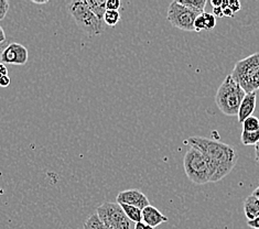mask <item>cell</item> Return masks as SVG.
<instances>
[{
    "label": "cell",
    "instance_id": "1",
    "mask_svg": "<svg viewBox=\"0 0 259 229\" xmlns=\"http://www.w3.org/2000/svg\"><path fill=\"white\" fill-rule=\"evenodd\" d=\"M190 147L200 150L205 157L209 170V182H219L235 168L238 156L235 148L205 137H190Z\"/></svg>",
    "mask_w": 259,
    "mask_h": 229
},
{
    "label": "cell",
    "instance_id": "2",
    "mask_svg": "<svg viewBox=\"0 0 259 229\" xmlns=\"http://www.w3.org/2000/svg\"><path fill=\"white\" fill-rule=\"evenodd\" d=\"M246 91L232 75H227L215 94V103L226 116H237Z\"/></svg>",
    "mask_w": 259,
    "mask_h": 229
},
{
    "label": "cell",
    "instance_id": "3",
    "mask_svg": "<svg viewBox=\"0 0 259 229\" xmlns=\"http://www.w3.org/2000/svg\"><path fill=\"white\" fill-rule=\"evenodd\" d=\"M231 75L246 94L256 91L259 88V52L238 61Z\"/></svg>",
    "mask_w": 259,
    "mask_h": 229
},
{
    "label": "cell",
    "instance_id": "4",
    "mask_svg": "<svg viewBox=\"0 0 259 229\" xmlns=\"http://www.w3.org/2000/svg\"><path fill=\"white\" fill-rule=\"evenodd\" d=\"M67 10H69V14L73 17V19L75 20L77 26L86 34L94 36L104 33V21L94 15V12L91 10L86 0L71 2L67 5Z\"/></svg>",
    "mask_w": 259,
    "mask_h": 229
},
{
    "label": "cell",
    "instance_id": "5",
    "mask_svg": "<svg viewBox=\"0 0 259 229\" xmlns=\"http://www.w3.org/2000/svg\"><path fill=\"white\" fill-rule=\"evenodd\" d=\"M183 166L191 182L196 185L209 183V170L205 157L194 147H190L184 154Z\"/></svg>",
    "mask_w": 259,
    "mask_h": 229
},
{
    "label": "cell",
    "instance_id": "6",
    "mask_svg": "<svg viewBox=\"0 0 259 229\" xmlns=\"http://www.w3.org/2000/svg\"><path fill=\"white\" fill-rule=\"evenodd\" d=\"M96 213L109 229H135V222L127 217L119 204L105 202Z\"/></svg>",
    "mask_w": 259,
    "mask_h": 229
},
{
    "label": "cell",
    "instance_id": "7",
    "mask_svg": "<svg viewBox=\"0 0 259 229\" xmlns=\"http://www.w3.org/2000/svg\"><path fill=\"white\" fill-rule=\"evenodd\" d=\"M200 15L183 7L178 2H172L168 8L166 19L172 26L183 31H194L195 19Z\"/></svg>",
    "mask_w": 259,
    "mask_h": 229
},
{
    "label": "cell",
    "instance_id": "8",
    "mask_svg": "<svg viewBox=\"0 0 259 229\" xmlns=\"http://www.w3.org/2000/svg\"><path fill=\"white\" fill-rule=\"evenodd\" d=\"M29 53L26 47L20 43H10L0 54V61L4 64L24 65L28 62Z\"/></svg>",
    "mask_w": 259,
    "mask_h": 229
},
{
    "label": "cell",
    "instance_id": "9",
    "mask_svg": "<svg viewBox=\"0 0 259 229\" xmlns=\"http://www.w3.org/2000/svg\"><path fill=\"white\" fill-rule=\"evenodd\" d=\"M117 204H127L135 207H138L141 210L150 205L148 197L139 190H127L122 191L116 197Z\"/></svg>",
    "mask_w": 259,
    "mask_h": 229
},
{
    "label": "cell",
    "instance_id": "10",
    "mask_svg": "<svg viewBox=\"0 0 259 229\" xmlns=\"http://www.w3.org/2000/svg\"><path fill=\"white\" fill-rule=\"evenodd\" d=\"M256 102H257L256 91L248 93V94L245 95L242 104H240V107L237 114V119L239 123H243L245 119H247L248 117L252 116V114H254V111L256 109Z\"/></svg>",
    "mask_w": 259,
    "mask_h": 229
},
{
    "label": "cell",
    "instance_id": "11",
    "mask_svg": "<svg viewBox=\"0 0 259 229\" xmlns=\"http://www.w3.org/2000/svg\"><path fill=\"white\" fill-rule=\"evenodd\" d=\"M168 220L169 218L166 217V216H164L155 206L149 205L143 209V221L145 224L149 225L153 228H156L157 226L161 225L162 222H166Z\"/></svg>",
    "mask_w": 259,
    "mask_h": 229
},
{
    "label": "cell",
    "instance_id": "12",
    "mask_svg": "<svg viewBox=\"0 0 259 229\" xmlns=\"http://www.w3.org/2000/svg\"><path fill=\"white\" fill-rule=\"evenodd\" d=\"M215 26H217V17H215L213 14L204 12V14L200 15L195 19L194 31L195 32H201L203 30L209 31L214 29Z\"/></svg>",
    "mask_w": 259,
    "mask_h": 229
},
{
    "label": "cell",
    "instance_id": "13",
    "mask_svg": "<svg viewBox=\"0 0 259 229\" xmlns=\"http://www.w3.org/2000/svg\"><path fill=\"white\" fill-rule=\"evenodd\" d=\"M244 212L248 221L259 217V200L254 195H249L244 202Z\"/></svg>",
    "mask_w": 259,
    "mask_h": 229
},
{
    "label": "cell",
    "instance_id": "14",
    "mask_svg": "<svg viewBox=\"0 0 259 229\" xmlns=\"http://www.w3.org/2000/svg\"><path fill=\"white\" fill-rule=\"evenodd\" d=\"M177 2L180 5H182L183 7H186L189 10L195 12L197 15L204 14L206 0H177Z\"/></svg>",
    "mask_w": 259,
    "mask_h": 229
},
{
    "label": "cell",
    "instance_id": "15",
    "mask_svg": "<svg viewBox=\"0 0 259 229\" xmlns=\"http://www.w3.org/2000/svg\"><path fill=\"white\" fill-rule=\"evenodd\" d=\"M120 207L124 210L125 215L131 219L135 224L143 221V210L138 207H135L132 205H127V204H119Z\"/></svg>",
    "mask_w": 259,
    "mask_h": 229
},
{
    "label": "cell",
    "instance_id": "16",
    "mask_svg": "<svg viewBox=\"0 0 259 229\" xmlns=\"http://www.w3.org/2000/svg\"><path fill=\"white\" fill-rule=\"evenodd\" d=\"M89 7L94 12V15L104 21V16L106 12V2L105 0H86Z\"/></svg>",
    "mask_w": 259,
    "mask_h": 229
},
{
    "label": "cell",
    "instance_id": "17",
    "mask_svg": "<svg viewBox=\"0 0 259 229\" xmlns=\"http://www.w3.org/2000/svg\"><path fill=\"white\" fill-rule=\"evenodd\" d=\"M83 228L84 229H109L102 221V219L100 218V216L97 215V213L91 215L90 217L85 220Z\"/></svg>",
    "mask_w": 259,
    "mask_h": 229
},
{
    "label": "cell",
    "instance_id": "18",
    "mask_svg": "<svg viewBox=\"0 0 259 229\" xmlns=\"http://www.w3.org/2000/svg\"><path fill=\"white\" fill-rule=\"evenodd\" d=\"M120 20V15L119 11H115V10H106L104 16V23L105 26L108 27H116L117 23Z\"/></svg>",
    "mask_w": 259,
    "mask_h": 229
},
{
    "label": "cell",
    "instance_id": "19",
    "mask_svg": "<svg viewBox=\"0 0 259 229\" xmlns=\"http://www.w3.org/2000/svg\"><path fill=\"white\" fill-rule=\"evenodd\" d=\"M240 141L244 146H256L259 142V130L254 132L243 131L240 135Z\"/></svg>",
    "mask_w": 259,
    "mask_h": 229
},
{
    "label": "cell",
    "instance_id": "20",
    "mask_svg": "<svg viewBox=\"0 0 259 229\" xmlns=\"http://www.w3.org/2000/svg\"><path fill=\"white\" fill-rule=\"evenodd\" d=\"M259 130V119L255 116H250L243 122V131L254 132Z\"/></svg>",
    "mask_w": 259,
    "mask_h": 229
},
{
    "label": "cell",
    "instance_id": "21",
    "mask_svg": "<svg viewBox=\"0 0 259 229\" xmlns=\"http://www.w3.org/2000/svg\"><path fill=\"white\" fill-rule=\"evenodd\" d=\"M9 2L7 0H0V21L5 19V17L7 16L9 11Z\"/></svg>",
    "mask_w": 259,
    "mask_h": 229
},
{
    "label": "cell",
    "instance_id": "22",
    "mask_svg": "<svg viewBox=\"0 0 259 229\" xmlns=\"http://www.w3.org/2000/svg\"><path fill=\"white\" fill-rule=\"evenodd\" d=\"M120 6H121L120 0H107V2H106V9L107 10L118 11V9L120 8Z\"/></svg>",
    "mask_w": 259,
    "mask_h": 229
},
{
    "label": "cell",
    "instance_id": "23",
    "mask_svg": "<svg viewBox=\"0 0 259 229\" xmlns=\"http://www.w3.org/2000/svg\"><path fill=\"white\" fill-rule=\"evenodd\" d=\"M228 7L231 8L233 14H235V12L242 9V5H240L239 2H228Z\"/></svg>",
    "mask_w": 259,
    "mask_h": 229
},
{
    "label": "cell",
    "instance_id": "24",
    "mask_svg": "<svg viewBox=\"0 0 259 229\" xmlns=\"http://www.w3.org/2000/svg\"><path fill=\"white\" fill-rule=\"evenodd\" d=\"M10 84H11V79L8 75L0 77V87L6 88V87H8Z\"/></svg>",
    "mask_w": 259,
    "mask_h": 229
},
{
    "label": "cell",
    "instance_id": "25",
    "mask_svg": "<svg viewBox=\"0 0 259 229\" xmlns=\"http://www.w3.org/2000/svg\"><path fill=\"white\" fill-rule=\"evenodd\" d=\"M135 229H155V228L145 224L144 221H140V222H137V224H135Z\"/></svg>",
    "mask_w": 259,
    "mask_h": 229
},
{
    "label": "cell",
    "instance_id": "26",
    "mask_svg": "<svg viewBox=\"0 0 259 229\" xmlns=\"http://www.w3.org/2000/svg\"><path fill=\"white\" fill-rule=\"evenodd\" d=\"M6 75H8L7 66H6V64H4V63H2V62H0V77L6 76Z\"/></svg>",
    "mask_w": 259,
    "mask_h": 229
},
{
    "label": "cell",
    "instance_id": "27",
    "mask_svg": "<svg viewBox=\"0 0 259 229\" xmlns=\"http://www.w3.org/2000/svg\"><path fill=\"white\" fill-rule=\"evenodd\" d=\"M248 226L251 228H255V229H259V217L254 219V220H250L247 222Z\"/></svg>",
    "mask_w": 259,
    "mask_h": 229
},
{
    "label": "cell",
    "instance_id": "28",
    "mask_svg": "<svg viewBox=\"0 0 259 229\" xmlns=\"http://www.w3.org/2000/svg\"><path fill=\"white\" fill-rule=\"evenodd\" d=\"M213 14L214 16L217 18H221V17H224L223 15V10H222V8H213Z\"/></svg>",
    "mask_w": 259,
    "mask_h": 229
},
{
    "label": "cell",
    "instance_id": "29",
    "mask_svg": "<svg viewBox=\"0 0 259 229\" xmlns=\"http://www.w3.org/2000/svg\"><path fill=\"white\" fill-rule=\"evenodd\" d=\"M213 8H220L222 7V5H223V2L222 0H212L211 2Z\"/></svg>",
    "mask_w": 259,
    "mask_h": 229
},
{
    "label": "cell",
    "instance_id": "30",
    "mask_svg": "<svg viewBox=\"0 0 259 229\" xmlns=\"http://www.w3.org/2000/svg\"><path fill=\"white\" fill-rule=\"evenodd\" d=\"M255 161L259 164V142L255 146Z\"/></svg>",
    "mask_w": 259,
    "mask_h": 229
},
{
    "label": "cell",
    "instance_id": "31",
    "mask_svg": "<svg viewBox=\"0 0 259 229\" xmlns=\"http://www.w3.org/2000/svg\"><path fill=\"white\" fill-rule=\"evenodd\" d=\"M5 40H6L5 31H4V29L2 27H0V44H2V43H4Z\"/></svg>",
    "mask_w": 259,
    "mask_h": 229
},
{
    "label": "cell",
    "instance_id": "32",
    "mask_svg": "<svg viewBox=\"0 0 259 229\" xmlns=\"http://www.w3.org/2000/svg\"><path fill=\"white\" fill-rule=\"evenodd\" d=\"M32 3L35 5H47L49 4L48 0H42V2H39V0H32Z\"/></svg>",
    "mask_w": 259,
    "mask_h": 229
},
{
    "label": "cell",
    "instance_id": "33",
    "mask_svg": "<svg viewBox=\"0 0 259 229\" xmlns=\"http://www.w3.org/2000/svg\"><path fill=\"white\" fill-rule=\"evenodd\" d=\"M252 195H254V196H256L257 197V199L259 200V187L254 191V192H252Z\"/></svg>",
    "mask_w": 259,
    "mask_h": 229
}]
</instances>
